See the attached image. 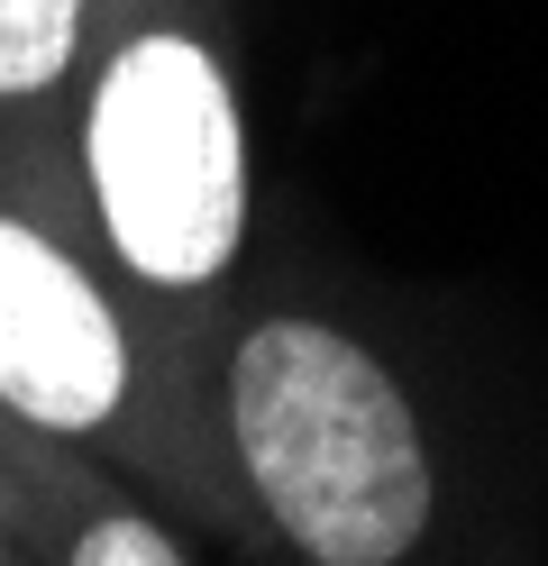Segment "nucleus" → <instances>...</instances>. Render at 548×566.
Listing matches in <instances>:
<instances>
[{
    "mask_svg": "<svg viewBox=\"0 0 548 566\" xmlns=\"http://www.w3.org/2000/svg\"><path fill=\"white\" fill-rule=\"evenodd\" d=\"M229 457L311 566H402L438 512L412 394L329 321H256L219 384Z\"/></svg>",
    "mask_w": 548,
    "mask_h": 566,
    "instance_id": "1",
    "label": "nucleus"
},
{
    "mask_svg": "<svg viewBox=\"0 0 548 566\" xmlns=\"http://www.w3.org/2000/svg\"><path fill=\"white\" fill-rule=\"evenodd\" d=\"M64 566H183V548L137 503H83L64 521Z\"/></svg>",
    "mask_w": 548,
    "mask_h": 566,
    "instance_id": "5",
    "label": "nucleus"
},
{
    "mask_svg": "<svg viewBox=\"0 0 548 566\" xmlns=\"http://www.w3.org/2000/svg\"><path fill=\"white\" fill-rule=\"evenodd\" d=\"M137 402V347L64 238L0 210V411L37 439H101Z\"/></svg>",
    "mask_w": 548,
    "mask_h": 566,
    "instance_id": "3",
    "label": "nucleus"
},
{
    "mask_svg": "<svg viewBox=\"0 0 548 566\" xmlns=\"http://www.w3.org/2000/svg\"><path fill=\"white\" fill-rule=\"evenodd\" d=\"M83 184L101 238L146 293L193 302L247 247V128L210 38L128 28L83 101Z\"/></svg>",
    "mask_w": 548,
    "mask_h": 566,
    "instance_id": "2",
    "label": "nucleus"
},
{
    "mask_svg": "<svg viewBox=\"0 0 548 566\" xmlns=\"http://www.w3.org/2000/svg\"><path fill=\"white\" fill-rule=\"evenodd\" d=\"M92 0H0V101H46L73 74Z\"/></svg>",
    "mask_w": 548,
    "mask_h": 566,
    "instance_id": "4",
    "label": "nucleus"
},
{
    "mask_svg": "<svg viewBox=\"0 0 548 566\" xmlns=\"http://www.w3.org/2000/svg\"><path fill=\"white\" fill-rule=\"evenodd\" d=\"M0 566H10V530H0Z\"/></svg>",
    "mask_w": 548,
    "mask_h": 566,
    "instance_id": "6",
    "label": "nucleus"
}]
</instances>
